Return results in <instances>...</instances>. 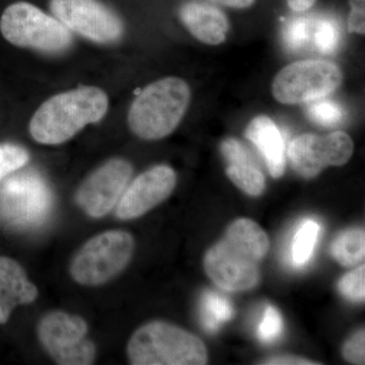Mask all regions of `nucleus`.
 Returning a JSON list of instances; mask_svg holds the SVG:
<instances>
[{
    "label": "nucleus",
    "instance_id": "31",
    "mask_svg": "<svg viewBox=\"0 0 365 365\" xmlns=\"http://www.w3.org/2000/svg\"><path fill=\"white\" fill-rule=\"evenodd\" d=\"M318 0H287L288 6L297 13L309 11L316 4Z\"/></svg>",
    "mask_w": 365,
    "mask_h": 365
},
{
    "label": "nucleus",
    "instance_id": "6",
    "mask_svg": "<svg viewBox=\"0 0 365 365\" xmlns=\"http://www.w3.org/2000/svg\"><path fill=\"white\" fill-rule=\"evenodd\" d=\"M133 251V237L123 230L96 235L74 256L71 265L72 278L86 287L104 284L128 265Z\"/></svg>",
    "mask_w": 365,
    "mask_h": 365
},
{
    "label": "nucleus",
    "instance_id": "20",
    "mask_svg": "<svg viewBox=\"0 0 365 365\" xmlns=\"http://www.w3.org/2000/svg\"><path fill=\"white\" fill-rule=\"evenodd\" d=\"M234 314L232 302L227 297L212 290L204 292L200 302V321L207 332H217L223 323L232 319Z\"/></svg>",
    "mask_w": 365,
    "mask_h": 365
},
{
    "label": "nucleus",
    "instance_id": "27",
    "mask_svg": "<svg viewBox=\"0 0 365 365\" xmlns=\"http://www.w3.org/2000/svg\"><path fill=\"white\" fill-rule=\"evenodd\" d=\"M309 37L307 23L302 20L292 21L283 33V40L289 50H297L304 47Z\"/></svg>",
    "mask_w": 365,
    "mask_h": 365
},
{
    "label": "nucleus",
    "instance_id": "24",
    "mask_svg": "<svg viewBox=\"0 0 365 365\" xmlns=\"http://www.w3.org/2000/svg\"><path fill=\"white\" fill-rule=\"evenodd\" d=\"M340 294L353 302H364L365 299V267L359 266L343 276L338 283Z\"/></svg>",
    "mask_w": 365,
    "mask_h": 365
},
{
    "label": "nucleus",
    "instance_id": "13",
    "mask_svg": "<svg viewBox=\"0 0 365 365\" xmlns=\"http://www.w3.org/2000/svg\"><path fill=\"white\" fill-rule=\"evenodd\" d=\"M177 175L168 165H155L127 186L117 204L119 220H130L145 215L165 201L174 191Z\"/></svg>",
    "mask_w": 365,
    "mask_h": 365
},
{
    "label": "nucleus",
    "instance_id": "17",
    "mask_svg": "<svg viewBox=\"0 0 365 365\" xmlns=\"http://www.w3.org/2000/svg\"><path fill=\"white\" fill-rule=\"evenodd\" d=\"M246 137L260 151L271 176L282 177L287 167L285 143L275 122L266 115L255 117L247 127Z\"/></svg>",
    "mask_w": 365,
    "mask_h": 365
},
{
    "label": "nucleus",
    "instance_id": "29",
    "mask_svg": "<svg viewBox=\"0 0 365 365\" xmlns=\"http://www.w3.org/2000/svg\"><path fill=\"white\" fill-rule=\"evenodd\" d=\"M263 364L270 365H314L319 364L318 362L312 361L306 359L294 356H275L264 360Z\"/></svg>",
    "mask_w": 365,
    "mask_h": 365
},
{
    "label": "nucleus",
    "instance_id": "18",
    "mask_svg": "<svg viewBox=\"0 0 365 365\" xmlns=\"http://www.w3.org/2000/svg\"><path fill=\"white\" fill-rule=\"evenodd\" d=\"M319 234L321 225L314 218H306L297 225L290 245V263L294 268H304L311 262Z\"/></svg>",
    "mask_w": 365,
    "mask_h": 365
},
{
    "label": "nucleus",
    "instance_id": "9",
    "mask_svg": "<svg viewBox=\"0 0 365 365\" xmlns=\"http://www.w3.org/2000/svg\"><path fill=\"white\" fill-rule=\"evenodd\" d=\"M83 319L63 312H53L41 319L38 335L46 351L61 365H88L95 361L96 346L86 339Z\"/></svg>",
    "mask_w": 365,
    "mask_h": 365
},
{
    "label": "nucleus",
    "instance_id": "7",
    "mask_svg": "<svg viewBox=\"0 0 365 365\" xmlns=\"http://www.w3.org/2000/svg\"><path fill=\"white\" fill-rule=\"evenodd\" d=\"M343 71L335 62L309 59L283 67L272 81L273 97L284 105L321 100L340 88Z\"/></svg>",
    "mask_w": 365,
    "mask_h": 365
},
{
    "label": "nucleus",
    "instance_id": "23",
    "mask_svg": "<svg viewBox=\"0 0 365 365\" xmlns=\"http://www.w3.org/2000/svg\"><path fill=\"white\" fill-rule=\"evenodd\" d=\"M283 331V321L281 314L275 307H266L260 324L257 330V336L262 343L270 344L281 337Z\"/></svg>",
    "mask_w": 365,
    "mask_h": 365
},
{
    "label": "nucleus",
    "instance_id": "30",
    "mask_svg": "<svg viewBox=\"0 0 365 365\" xmlns=\"http://www.w3.org/2000/svg\"><path fill=\"white\" fill-rule=\"evenodd\" d=\"M210 1L220 6L230 7V9H246L253 6L257 0H210Z\"/></svg>",
    "mask_w": 365,
    "mask_h": 365
},
{
    "label": "nucleus",
    "instance_id": "15",
    "mask_svg": "<svg viewBox=\"0 0 365 365\" xmlns=\"http://www.w3.org/2000/svg\"><path fill=\"white\" fill-rule=\"evenodd\" d=\"M182 25L203 44L216 46L227 40L230 24L227 14L212 4L190 1L179 11Z\"/></svg>",
    "mask_w": 365,
    "mask_h": 365
},
{
    "label": "nucleus",
    "instance_id": "5",
    "mask_svg": "<svg viewBox=\"0 0 365 365\" xmlns=\"http://www.w3.org/2000/svg\"><path fill=\"white\" fill-rule=\"evenodd\" d=\"M0 32L16 47L59 53L72 44V33L55 16L29 2L20 1L4 9L0 18Z\"/></svg>",
    "mask_w": 365,
    "mask_h": 365
},
{
    "label": "nucleus",
    "instance_id": "22",
    "mask_svg": "<svg viewBox=\"0 0 365 365\" xmlns=\"http://www.w3.org/2000/svg\"><path fill=\"white\" fill-rule=\"evenodd\" d=\"M30 160L28 151L16 144H0V182L9 175L25 167Z\"/></svg>",
    "mask_w": 365,
    "mask_h": 365
},
{
    "label": "nucleus",
    "instance_id": "10",
    "mask_svg": "<svg viewBox=\"0 0 365 365\" xmlns=\"http://www.w3.org/2000/svg\"><path fill=\"white\" fill-rule=\"evenodd\" d=\"M53 16L81 37L110 44L123 36L121 19L100 0H51Z\"/></svg>",
    "mask_w": 365,
    "mask_h": 365
},
{
    "label": "nucleus",
    "instance_id": "11",
    "mask_svg": "<svg viewBox=\"0 0 365 365\" xmlns=\"http://www.w3.org/2000/svg\"><path fill=\"white\" fill-rule=\"evenodd\" d=\"M354 151L351 137L343 131L327 135L302 134L292 141L287 155L292 169L300 176L311 179L328 167H341L348 163Z\"/></svg>",
    "mask_w": 365,
    "mask_h": 365
},
{
    "label": "nucleus",
    "instance_id": "21",
    "mask_svg": "<svg viewBox=\"0 0 365 365\" xmlns=\"http://www.w3.org/2000/svg\"><path fill=\"white\" fill-rule=\"evenodd\" d=\"M307 110V117L314 123L324 127H334L342 121L344 113L342 109L331 101H313Z\"/></svg>",
    "mask_w": 365,
    "mask_h": 365
},
{
    "label": "nucleus",
    "instance_id": "2",
    "mask_svg": "<svg viewBox=\"0 0 365 365\" xmlns=\"http://www.w3.org/2000/svg\"><path fill=\"white\" fill-rule=\"evenodd\" d=\"M108 109L104 91L81 86L48 98L34 114L29 129L37 143L56 145L71 139L86 125L101 121Z\"/></svg>",
    "mask_w": 365,
    "mask_h": 365
},
{
    "label": "nucleus",
    "instance_id": "25",
    "mask_svg": "<svg viewBox=\"0 0 365 365\" xmlns=\"http://www.w3.org/2000/svg\"><path fill=\"white\" fill-rule=\"evenodd\" d=\"M340 34L337 26L330 21H322L314 34V42L319 52L324 54L333 53L337 49Z\"/></svg>",
    "mask_w": 365,
    "mask_h": 365
},
{
    "label": "nucleus",
    "instance_id": "8",
    "mask_svg": "<svg viewBox=\"0 0 365 365\" xmlns=\"http://www.w3.org/2000/svg\"><path fill=\"white\" fill-rule=\"evenodd\" d=\"M51 207V192L37 174L16 175L0 188V220L11 227H37L44 222Z\"/></svg>",
    "mask_w": 365,
    "mask_h": 365
},
{
    "label": "nucleus",
    "instance_id": "19",
    "mask_svg": "<svg viewBox=\"0 0 365 365\" xmlns=\"http://www.w3.org/2000/svg\"><path fill=\"white\" fill-rule=\"evenodd\" d=\"M331 254L338 263L345 267H353L361 263L365 256L364 228H349L341 232L333 242Z\"/></svg>",
    "mask_w": 365,
    "mask_h": 365
},
{
    "label": "nucleus",
    "instance_id": "28",
    "mask_svg": "<svg viewBox=\"0 0 365 365\" xmlns=\"http://www.w3.org/2000/svg\"><path fill=\"white\" fill-rule=\"evenodd\" d=\"M350 13L348 16L347 29L350 34L365 33V0H349Z\"/></svg>",
    "mask_w": 365,
    "mask_h": 365
},
{
    "label": "nucleus",
    "instance_id": "12",
    "mask_svg": "<svg viewBox=\"0 0 365 365\" xmlns=\"http://www.w3.org/2000/svg\"><path fill=\"white\" fill-rule=\"evenodd\" d=\"M133 169L121 158H113L86 178L79 187L76 201L86 215L104 217L116 207L130 182Z\"/></svg>",
    "mask_w": 365,
    "mask_h": 365
},
{
    "label": "nucleus",
    "instance_id": "1",
    "mask_svg": "<svg viewBox=\"0 0 365 365\" xmlns=\"http://www.w3.org/2000/svg\"><path fill=\"white\" fill-rule=\"evenodd\" d=\"M266 232L253 220L241 218L228 227L222 241L205 255L206 274L227 292L252 289L260 280L259 264L268 253Z\"/></svg>",
    "mask_w": 365,
    "mask_h": 365
},
{
    "label": "nucleus",
    "instance_id": "26",
    "mask_svg": "<svg viewBox=\"0 0 365 365\" xmlns=\"http://www.w3.org/2000/svg\"><path fill=\"white\" fill-rule=\"evenodd\" d=\"M365 332L364 329L357 331L346 341L343 347V356L347 361L354 364H364Z\"/></svg>",
    "mask_w": 365,
    "mask_h": 365
},
{
    "label": "nucleus",
    "instance_id": "4",
    "mask_svg": "<svg viewBox=\"0 0 365 365\" xmlns=\"http://www.w3.org/2000/svg\"><path fill=\"white\" fill-rule=\"evenodd\" d=\"M128 357L134 365H203L207 350L193 334L165 322H151L132 335Z\"/></svg>",
    "mask_w": 365,
    "mask_h": 365
},
{
    "label": "nucleus",
    "instance_id": "3",
    "mask_svg": "<svg viewBox=\"0 0 365 365\" xmlns=\"http://www.w3.org/2000/svg\"><path fill=\"white\" fill-rule=\"evenodd\" d=\"M191 90L184 79L170 76L144 88L132 103L128 124L136 136L158 140L173 133L186 114Z\"/></svg>",
    "mask_w": 365,
    "mask_h": 365
},
{
    "label": "nucleus",
    "instance_id": "16",
    "mask_svg": "<svg viewBox=\"0 0 365 365\" xmlns=\"http://www.w3.org/2000/svg\"><path fill=\"white\" fill-rule=\"evenodd\" d=\"M38 289L18 262L0 257V324L6 323L16 306L31 304Z\"/></svg>",
    "mask_w": 365,
    "mask_h": 365
},
{
    "label": "nucleus",
    "instance_id": "14",
    "mask_svg": "<svg viewBox=\"0 0 365 365\" xmlns=\"http://www.w3.org/2000/svg\"><path fill=\"white\" fill-rule=\"evenodd\" d=\"M227 163V175L237 188L250 196H260L266 187L265 176L248 148L235 138H227L220 144Z\"/></svg>",
    "mask_w": 365,
    "mask_h": 365
}]
</instances>
